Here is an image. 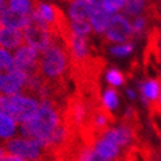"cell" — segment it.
Wrapping results in <instances>:
<instances>
[{"label": "cell", "instance_id": "6da1fadb", "mask_svg": "<svg viewBox=\"0 0 161 161\" xmlns=\"http://www.w3.org/2000/svg\"><path fill=\"white\" fill-rule=\"evenodd\" d=\"M63 110L64 108L50 100L39 101L34 115L20 125V134L39 142L49 151L54 134L63 122Z\"/></svg>", "mask_w": 161, "mask_h": 161}, {"label": "cell", "instance_id": "7a4b0ae2", "mask_svg": "<svg viewBox=\"0 0 161 161\" xmlns=\"http://www.w3.org/2000/svg\"><path fill=\"white\" fill-rule=\"evenodd\" d=\"M39 74L50 83L68 84L71 77V56L67 42L58 36H51V43L41 53Z\"/></svg>", "mask_w": 161, "mask_h": 161}, {"label": "cell", "instance_id": "3957f363", "mask_svg": "<svg viewBox=\"0 0 161 161\" xmlns=\"http://www.w3.org/2000/svg\"><path fill=\"white\" fill-rule=\"evenodd\" d=\"M7 153L14 155L25 161H42L47 157V151L41 143L26 138L24 135H16L4 143Z\"/></svg>", "mask_w": 161, "mask_h": 161}, {"label": "cell", "instance_id": "277c9868", "mask_svg": "<svg viewBox=\"0 0 161 161\" xmlns=\"http://www.w3.org/2000/svg\"><path fill=\"white\" fill-rule=\"evenodd\" d=\"M22 34L25 45L31 46L39 53L45 51L51 43V33L49 31V29L38 20H36L31 14L29 24L22 29Z\"/></svg>", "mask_w": 161, "mask_h": 161}, {"label": "cell", "instance_id": "5b68a950", "mask_svg": "<svg viewBox=\"0 0 161 161\" xmlns=\"http://www.w3.org/2000/svg\"><path fill=\"white\" fill-rule=\"evenodd\" d=\"M39 58H41V53L33 49L31 46L24 43L19 49H16L12 68L25 72L28 77L39 75Z\"/></svg>", "mask_w": 161, "mask_h": 161}, {"label": "cell", "instance_id": "8992f818", "mask_svg": "<svg viewBox=\"0 0 161 161\" xmlns=\"http://www.w3.org/2000/svg\"><path fill=\"white\" fill-rule=\"evenodd\" d=\"M132 37V26L125 16L113 14L103 31V42L105 43H126Z\"/></svg>", "mask_w": 161, "mask_h": 161}, {"label": "cell", "instance_id": "52a82bcc", "mask_svg": "<svg viewBox=\"0 0 161 161\" xmlns=\"http://www.w3.org/2000/svg\"><path fill=\"white\" fill-rule=\"evenodd\" d=\"M28 80V75L20 69L12 68L7 72H0V93L2 94H17L22 93Z\"/></svg>", "mask_w": 161, "mask_h": 161}, {"label": "cell", "instance_id": "ba28073f", "mask_svg": "<svg viewBox=\"0 0 161 161\" xmlns=\"http://www.w3.org/2000/svg\"><path fill=\"white\" fill-rule=\"evenodd\" d=\"M140 94L143 102L147 105L148 109L160 105V97H161V77L160 79H152L147 77L140 84Z\"/></svg>", "mask_w": 161, "mask_h": 161}, {"label": "cell", "instance_id": "9c48e42d", "mask_svg": "<svg viewBox=\"0 0 161 161\" xmlns=\"http://www.w3.org/2000/svg\"><path fill=\"white\" fill-rule=\"evenodd\" d=\"M22 30L7 28L0 22V47L5 50H14L24 45Z\"/></svg>", "mask_w": 161, "mask_h": 161}, {"label": "cell", "instance_id": "30bf717a", "mask_svg": "<svg viewBox=\"0 0 161 161\" xmlns=\"http://www.w3.org/2000/svg\"><path fill=\"white\" fill-rule=\"evenodd\" d=\"M94 151L97 153L108 161H118L119 160V155H120V147L117 146L114 142H111L103 136L96 140L94 143Z\"/></svg>", "mask_w": 161, "mask_h": 161}, {"label": "cell", "instance_id": "8fae6325", "mask_svg": "<svg viewBox=\"0 0 161 161\" xmlns=\"http://www.w3.org/2000/svg\"><path fill=\"white\" fill-rule=\"evenodd\" d=\"M20 123L12 115L0 111V143H5L7 140L12 139L13 136L19 135Z\"/></svg>", "mask_w": 161, "mask_h": 161}, {"label": "cell", "instance_id": "7c38bea8", "mask_svg": "<svg viewBox=\"0 0 161 161\" xmlns=\"http://www.w3.org/2000/svg\"><path fill=\"white\" fill-rule=\"evenodd\" d=\"M29 21H30V14H24L13 9H9V8H7L3 12V14L0 16V22L4 26L19 30H22L29 24Z\"/></svg>", "mask_w": 161, "mask_h": 161}, {"label": "cell", "instance_id": "4fadbf2b", "mask_svg": "<svg viewBox=\"0 0 161 161\" xmlns=\"http://www.w3.org/2000/svg\"><path fill=\"white\" fill-rule=\"evenodd\" d=\"M94 5L89 0H72L69 2L68 13L71 21H80V20H89Z\"/></svg>", "mask_w": 161, "mask_h": 161}, {"label": "cell", "instance_id": "5bb4252c", "mask_svg": "<svg viewBox=\"0 0 161 161\" xmlns=\"http://www.w3.org/2000/svg\"><path fill=\"white\" fill-rule=\"evenodd\" d=\"M110 19H111V13L108 12L103 8V5H96L89 17L92 30H94V33H97V34H103Z\"/></svg>", "mask_w": 161, "mask_h": 161}, {"label": "cell", "instance_id": "9a60e30c", "mask_svg": "<svg viewBox=\"0 0 161 161\" xmlns=\"http://www.w3.org/2000/svg\"><path fill=\"white\" fill-rule=\"evenodd\" d=\"M149 2L151 0H127L122 11L126 16H130V17L134 19L139 17V16H143L146 13Z\"/></svg>", "mask_w": 161, "mask_h": 161}, {"label": "cell", "instance_id": "2e32d148", "mask_svg": "<svg viewBox=\"0 0 161 161\" xmlns=\"http://www.w3.org/2000/svg\"><path fill=\"white\" fill-rule=\"evenodd\" d=\"M34 0H7V5L9 9L20 12L24 14H31Z\"/></svg>", "mask_w": 161, "mask_h": 161}, {"label": "cell", "instance_id": "e0dca14e", "mask_svg": "<svg viewBox=\"0 0 161 161\" xmlns=\"http://www.w3.org/2000/svg\"><path fill=\"white\" fill-rule=\"evenodd\" d=\"M119 98H118V93L114 88H108L106 92L102 96V105L105 106L109 111L113 113V110H115L118 108Z\"/></svg>", "mask_w": 161, "mask_h": 161}, {"label": "cell", "instance_id": "ac0fdd59", "mask_svg": "<svg viewBox=\"0 0 161 161\" xmlns=\"http://www.w3.org/2000/svg\"><path fill=\"white\" fill-rule=\"evenodd\" d=\"M71 28L72 31L77 36H84L88 37L92 31V26L89 20H80V21H71Z\"/></svg>", "mask_w": 161, "mask_h": 161}, {"label": "cell", "instance_id": "d6986e66", "mask_svg": "<svg viewBox=\"0 0 161 161\" xmlns=\"http://www.w3.org/2000/svg\"><path fill=\"white\" fill-rule=\"evenodd\" d=\"M148 24H149V21L147 20V17H144V16L135 17L134 22L131 24V26H132V37L139 38L144 33V31H146Z\"/></svg>", "mask_w": 161, "mask_h": 161}, {"label": "cell", "instance_id": "ffe728a7", "mask_svg": "<svg viewBox=\"0 0 161 161\" xmlns=\"http://www.w3.org/2000/svg\"><path fill=\"white\" fill-rule=\"evenodd\" d=\"M134 50V45L130 42H126V43H118L115 46H111L109 47V51L110 54L115 55V56H126L128 54H131Z\"/></svg>", "mask_w": 161, "mask_h": 161}, {"label": "cell", "instance_id": "44dd1931", "mask_svg": "<svg viewBox=\"0 0 161 161\" xmlns=\"http://www.w3.org/2000/svg\"><path fill=\"white\" fill-rule=\"evenodd\" d=\"M106 80L109 84H111V86H119L125 83V75L119 69L111 68L106 74Z\"/></svg>", "mask_w": 161, "mask_h": 161}, {"label": "cell", "instance_id": "7402d4cb", "mask_svg": "<svg viewBox=\"0 0 161 161\" xmlns=\"http://www.w3.org/2000/svg\"><path fill=\"white\" fill-rule=\"evenodd\" d=\"M13 64V56L9 51L0 47V72H7L12 68Z\"/></svg>", "mask_w": 161, "mask_h": 161}, {"label": "cell", "instance_id": "603a6c76", "mask_svg": "<svg viewBox=\"0 0 161 161\" xmlns=\"http://www.w3.org/2000/svg\"><path fill=\"white\" fill-rule=\"evenodd\" d=\"M126 3H127V0H103L102 5L108 12L115 13V12L122 9Z\"/></svg>", "mask_w": 161, "mask_h": 161}, {"label": "cell", "instance_id": "cb8c5ba5", "mask_svg": "<svg viewBox=\"0 0 161 161\" xmlns=\"http://www.w3.org/2000/svg\"><path fill=\"white\" fill-rule=\"evenodd\" d=\"M0 161H25V160H22V158L14 156V155H11V153H5L4 157L0 160Z\"/></svg>", "mask_w": 161, "mask_h": 161}, {"label": "cell", "instance_id": "d4e9b609", "mask_svg": "<svg viewBox=\"0 0 161 161\" xmlns=\"http://www.w3.org/2000/svg\"><path fill=\"white\" fill-rule=\"evenodd\" d=\"M5 153H7V151H5V148H4V144H3V143H0V160L4 157Z\"/></svg>", "mask_w": 161, "mask_h": 161}, {"label": "cell", "instance_id": "484cf974", "mask_svg": "<svg viewBox=\"0 0 161 161\" xmlns=\"http://www.w3.org/2000/svg\"><path fill=\"white\" fill-rule=\"evenodd\" d=\"M8 8V5H7V3L5 2H0V16L3 14V12Z\"/></svg>", "mask_w": 161, "mask_h": 161}, {"label": "cell", "instance_id": "4316f807", "mask_svg": "<svg viewBox=\"0 0 161 161\" xmlns=\"http://www.w3.org/2000/svg\"><path fill=\"white\" fill-rule=\"evenodd\" d=\"M89 2L96 7V5H102L103 4V0H89Z\"/></svg>", "mask_w": 161, "mask_h": 161}, {"label": "cell", "instance_id": "83f0119b", "mask_svg": "<svg viewBox=\"0 0 161 161\" xmlns=\"http://www.w3.org/2000/svg\"><path fill=\"white\" fill-rule=\"evenodd\" d=\"M158 50H160V55H161V28L158 26Z\"/></svg>", "mask_w": 161, "mask_h": 161}, {"label": "cell", "instance_id": "f1b7e54d", "mask_svg": "<svg viewBox=\"0 0 161 161\" xmlns=\"http://www.w3.org/2000/svg\"><path fill=\"white\" fill-rule=\"evenodd\" d=\"M127 94H128V97H130V98H135V92L132 91V89H127Z\"/></svg>", "mask_w": 161, "mask_h": 161}, {"label": "cell", "instance_id": "f546056e", "mask_svg": "<svg viewBox=\"0 0 161 161\" xmlns=\"http://www.w3.org/2000/svg\"><path fill=\"white\" fill-rule=\"evenodd\" d=\"M0 2H5L7 3V0H0Z\"/></svg>", "mask_w": 161, "mask_h": 161}]
</instances>
